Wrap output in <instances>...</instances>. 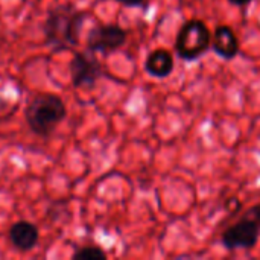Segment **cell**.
<instances>
[{
  "label": "cell",
  "instance_id": "obj_13",
  "mask_svg": "<svg viewBox=\"0 0 260 260\" xmlns=\"http://www.w3.org/2000/svg\"><path fill=\"white\" fill-rule=\"evenodd\" d=\"M232 5H236V6H244V5H248L251 3L253 0H229Z\"/></svg>",
  "mask_w": 260,
  "mask_h": 260
},
{
  "label": "cell",
  "instance_id": "obj_5",
  "mask_svg": "<svg viewBox=\"0 0 260 260\" xmlns=\"http://www.w3.org/2000/svg\"><path fill=\"white\" fill-rule=\"evenodd\" d=\"M126 30L116 24H98L90 29L87 35V49H90L94 53H111L117 49H120L126 43Z\"/></svg>",
  "mask_w": 260,
  "mask_h": 260
},
{
  "label": "cell",
  "instance_id": "obj_10",
  "mask_svg": "<svg viewBox=\"0 0 260 260\" xmlns=\"http://www.w3.org/2000/svg\"><path fill=\"white\" fill-rule=\"evenodd\" d=\"M108 257L107 253L96 245H87L82 248H78L73 254L72 259L73 260H105Z\"/></svg>",
  "mask_w": 260,
  "mask_h": 260
},
{
  "label": "cell",
  "instance_id": "obj_6",
  "mask_svg": "<svg viewBox=\"0 0 260 260\" xmlns=\"http://www.w3.org/2000/svg\"><path fill=\"white\" fill-rule=\"evenodd\" d=\"M260 238V227L251 219L242 216L236 224L229 227L221 238L222 245L233 250H251L257 245Z\"/></svg>",
  "mask_w": 260,
  "mask_h": 260
},
{
  "label": "cell",
  "instance_id": "obj_12",
  "mask_svg": "<svg viewBox=\"0 0 260 260\" xmlns=\"http://www.w3.org/2000/svg\"><path fill=\"white\" fill-rule=\"evenodd\" d=\"M117 2L123 6H128V8H137V6H142L145 3V0H117Z\"/></svg>",
  "mask_w": 260,
  "mask_h": 260
},
{
  "label": "cell",
  "instance_id": "obj_7",
  "mask_svg": "<svg viewBox=\"0 0 260 260\" xmlns=\"http://www.w3.org/2000/svg\"><path fill=\"white\" fill-rule=\"evenodd\" d=\"M8 239L15 250L27 253L38 244L40 232L38 227L29 221H17L11 225L8 232Z\"/></svg>",
  "mask_w": 260,
  "mask_h": 260
},
{
  "label": "cell",
  "instance_id": "obj_3",
  "mask_svg": "<svg viewBox=\"0 0 260 260\" xmlns=\"http://www.w3.org/2000/svg\"><path fill=\"white\" fill-rule=\"evenodd\" d=\"M212 47V34L209 26L198 18L183 23L177 34L175 52L184 61H197Z\"/></svg>",
  "mask_w": 260,
  "mask_h": 260
},
{
  "label": "cell",
  "instance_id": "obj_4",
  "mask_svg": "<svg viewBox=\"0 0 260 260\" xmlns=\"http://www.w3.org/2000/svg\"><path fill=\"white\" fill-rule=\"evenodd\" d=\"M105 75L101 61L90 49L75 52L70 61V79L75 88H91Z\"/></svg>",
  "mask_w": 260,
  "mask_h": 260
},
{
  "label": "cell",
  "instance_id": "obj_9",
  "mask_svg": "<svg viewBox=\"0 0 260 260\" xmlns=\"http://www.w3.org/2000/svg\"><path fill=\"white\" fill-rule=\"evenodd\" d=\"M175 62H174V56L169 50L166 49H155L152 50L145 61V70L158 79L168 78L172 72H174Z\"/></svg>",
  "mask_w": 260,
  "mask_h": 260
},
{
  "label": "cell",
  "instance_id": "obj_8",
  "mask_svg": "<svg viewBox=\"0 0 260 260\" xmlns=\"http://www.w3.org/2000/svg\"><path fill=\"white\" fill-rule=\"evenodd\" d=\"M212 49L213 52L224 58V59H233L241 50V44L238 40V35L235 30L227 24H219L212 37Z\"/></svg>",
  "mask_w": 260,
  "mask_h": 260
},
{
  "label": "cell",
  "instance_id": "obj_2",
  "mask_svg": "<svg viewBox=\"0 0 260 260\" xmlns=\"http://www.w3.org/2000/svg\"><path fill=\"white\" fill-rule=\"evenodd\" d=\"M67 108L62 99L53 93H37L24 110V119L30 131L40 137H49L66 119Z\"/></svg>",
  "mask_w": 260,
  "mask_h": 260
},
{
  "label": "cell",
  "instance_id": "obj_11",
  "mask_svg": "<svg viewBox=\"0 0 260 260\" xmlns=\"http://www.w3.org/2000/svg\"><path fill=\"white\" fill-rule=\"evenodd\" d=\"M242 216H245V218H248V219H251V221H254L257 225L260 227V204H256V206H253V207H250Z\"/></svg>",
  "mask_w": 260,
  "mask_h": 260
},
{
  "label": "cell",
  "instance_id": "obj_1",
  "mask_svg": "<svg viewBox=\"0 0 260 260\" xmlns=\"http://www.w3.org/2000/svg\"><path fill=\"white\" fill-rule=\"evenodd\" d=\"M85 21V12L75 5H56L47 11L43 23L46 44L58 50H69L79 44L81 27Z\"/></svg>",
  "mask_w": 260,
  "mask_h": 260
}]
</instances>
